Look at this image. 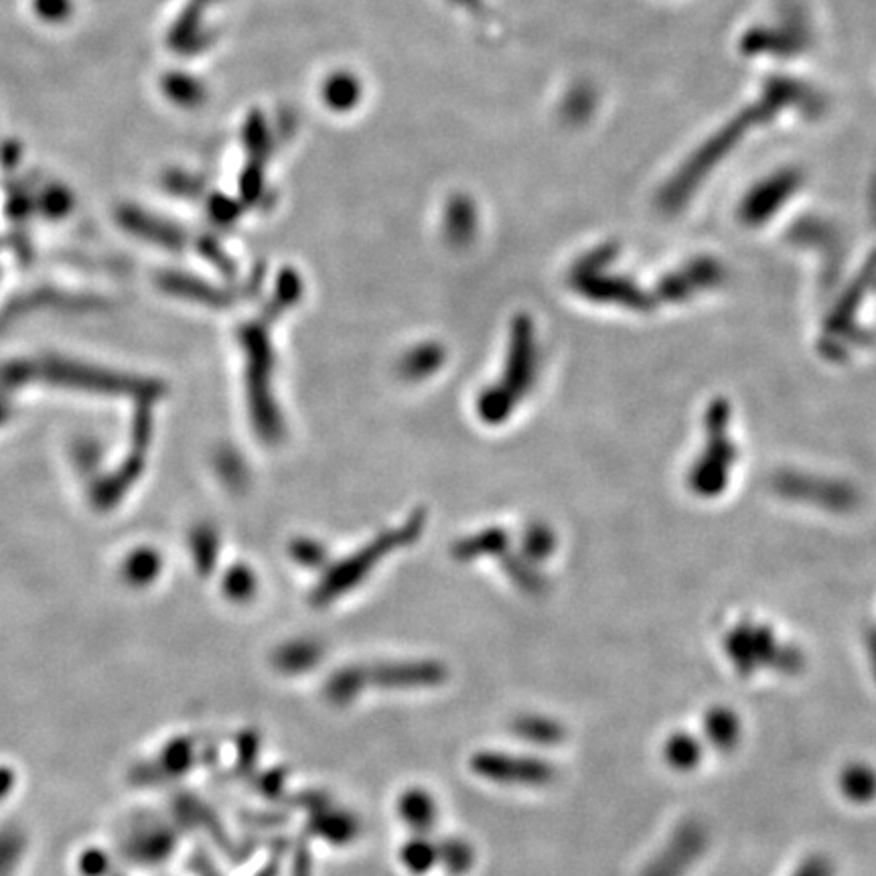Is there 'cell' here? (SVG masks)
Masks as SVG:
<instances>
[{
	"label": "cell",
	"instance_id": "6da1fadb",
	"mask_svg": "<svg viewBox=\"0 0 876 876\" xmlns=\"http://www.w3.org/2000/svg\"><path fill=\"white\" fill-rule=\"evenodd\" d=\"M473 769L489 781L526 787L548 785L556 775L554 767L542 759L507 753H481L473 759Z\"/></svg>",
	"mask_w": 876,
	"mask_h": 876
},
{
	"label": "cell",
	"instance_id": "7a4b0ae2",
	"mask_svg": "<svg viewBox=\"0 0 876 876\" xmlns=\"http://www.w3.org/2000/svg\"><path fill=\"white\" fill-rule=\"evenodd\" d=\"M706 846V828L696 820H688L676 828L668 844L645 868L643 876H684L686 870L702 856Z\"/></svg>",
	"mask_w": 876,
	"mask_h": 876
},
{
	"label": "cell",
	"instance_id": "3957f363",
	"mask_svg": "<svg viewBox=\"0 0 876 876\" xmlns=\"http://www.w3.org/2000/svg\"><path fill=\"white\" fill-rule=\"evenodd\" d=\"M704 735L718 751H733L743 735L741 720L730 708H710L704 716Z\"/></svg>",
	"mask_w": 876,
	"mask_h": 876
},
{
	"label": "cell",
	"instance_id": "277c9868",
	"mask_svg": "<svg viewBox=\"0 0 876 876\" xmlns=\"http://www.w3.org/2000/svg\"><path fill=\"white\" fill-rule=\"evenodd\" d=\"M840 791L854 803H868L876 797V771L862 763L848 765L838 779Z\"/></svg>",
	"mask_w": 876,
	"mask_h": 876
},
{
	"label": "cell",
	"instance_id": "5b68a950",
	"mask_svg": "<svg viewBox=\"0 0 876 876\" xmlns=\"http://www.w3.org/2000/svg\"><path fill=\"white\" fill-rule=\"evenodd\" d=\"M664 759L676 771H690L702 759V745L688 733H676L664 745Z\"/></svg>",
	"mask_w": 876,
	"mask_h": 876
},
{
	"label": "cell",
	"instance_id": "8992f818",
	"mask_svg": "<svg viewBox=\"0 0 876 876\" xmlns=\"http://www.w3.org/2000/svg\"><path fill=\"white\" fill-rule=\"evenodd\" d=\"M514 733L530 743L554 745L564 739V728L544 716H522L514 722Z\"/></svg>",
	"mask_w": 876,
	"mask_h": 876
},
{
	"label": "cell",
	"instance_id": "52a82bcc",
	"mask_svg": "<svg viewBox=\"0 0 876 876\" xmlns=\"http://www.w3.org/2000/svg\"><path fill=\"white\" fill-rule=\"evenodd\" d=\"M400 816L410 826H414L418 830H424L436 818L434 803L428 797V793H424V791H410L400 801Z\"/></svg>",
	"mask_w": 876,
	"mask_h": 876
},
{
	"label": "cell",
	"instance_id": "ba28073f",
	"mask_svg": "<svg viewBox=\"0 0 876 876\" xmlns=\"http://www.w3.org/2000/svg\"><path fill=\"white\" fill-rule=\"evenodd\" d=\"M404 862L412 870H428L434 862V852L426 842H412L404 850Z\"/></svg>",
	"mask_w": 876,
	"mask_h": 876
},
{
	"label": "cell",
	"instance_id": "9c48e42d",
	"mask_svg": "<svg viewBox=\"0 0 876 876\" xmlns=\"http://www.w3.org/2000/svg\"><path fill=\"white\" fill-rule=\"evenodd\" d=\"M791 876H834V864L822 854H814L803 860Z\"/></svg>",
	"mask_w": 876,
	"mask_h": 876
}]
</instances>
